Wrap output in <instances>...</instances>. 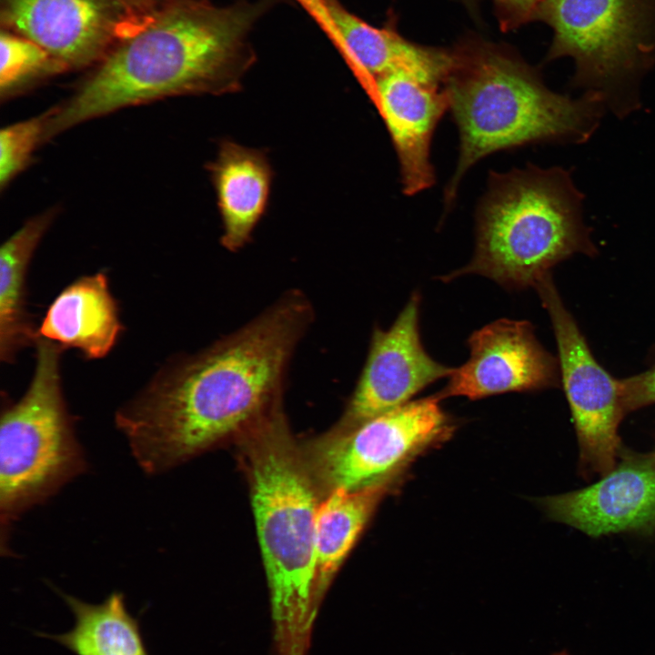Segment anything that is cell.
<instances>
[{"label":"cell","instance_id":"obj_1","mask_svg":"<svg viewBox=\"0 0 655 655\" xmlns=\"http://www.w3.org/2000/svg\"><path fill=\"white\" fill-rule=\"evenodd\" d=\"M313 315L306 295L290 290L205 349L163 365L115 415L144 473H166L282 406L291 359Z\"/></svg>","mask_w":655,"mask_h":655},{"label":"cell","instance_id":"obj_2","mask_svg":"<svg viewBox=\"0 0 655 655\" xmlns=\"http://www.w3.org/2000/svg\"><path fill=\"white\" fill-rule=\"evenodd\" d=\"M263 2L177 0L119 40L75 94L49 111L45 139L123 107L178 96L233 93L253 65L248 43Z\"/></svg>","mask_w":655,"mask_h":655},{"label":"cell","instance_id":"obj_3","mask_svg":"<svg viewBox=\"0 0 655 655\" xmlns=\"http://www.w3.org/2000/svg\"><path fill=\"white\" fill-rule=\"evenodd\" d=\"M235 439L267 578L277 655H306L319 606L315 530L324 493L282 407Z\"/></svg>","mask_w":655,"mask_h":655},{"label":"cell","instance_id":"obj_4","mask_svg":"<svg viewBox=\"0 0 655 655\" xmlns=\"http://www.w3.org/2000/svg\"><path fill=\"white\" fill-rule=\"evenodd\" d=\"M443 88L459 136L457 165L444 190L446 211L465 174L483 157L533 144H583L607 111L597 95L556 93L522 59L487 44L452 52Z\"/></svg>","mask_w":655,"mask_h":655},{"label":"cell","instance_id":"obj_5","mask_svg":"<svg viewBox=\"0 0 655 655\" xmlns=\"http://www.w3.org/2000/svg\"><path fill=\"white\" fill-rule=\"evenodd\" d=\"M584 198L561 166L529 164L491 172L477 207L473 257L441 279L477 274L507 289H523L574 254H595Z\"/></svg>","mask_w":655,"mask_h":655},{"label":"cell","instance_id":"obj_6","mask_svg":"<svg viewBox=\"0 0 655 655\" xmlns=\"http://www.w3.org/2000/svg\"><path fill=\"white\" fill-rule=\"evenodd\" d=\"M35 368L23 396L3 401L0 420L2 554L13 523L87 470L61 378L63 348L38 338Z\"/></svg>","mask_w":655,"mask_h":655},{"label":"cell","instance_id":"obj_7","mask_svg":"<svg viewBox=\"0 0 655 655\" xmlns=\"http://www.w3.org/2000/svg\"><path fill=\"white\" fill-rule=\"evenodd\" d=\"M535 20L553 31L546 61L573 59V88L600 96L618 118L641 107L640 85L655 66V0H545Z\"/></svg>","mask_w":655,"mask_h":655},{"label":"cell","instance_id":"obj_8","mask_svg":"<svg viewBox=\"0 0 655 655\" xmlns=\"http://www.w3.org/2000/svg\"><path fill=\"white\" fill-rule=\"evenodd\" d=\"M437 395L409 401L349 428L334 427L303 448L324 495L393 480L418 453L453 430Z\"/></svg>","mask_w":655,"mask_h":655},{"label":"cell","instance_id":"obj_9","mask_svg":"<svg viewBox=\"0 0 655 655\" xmlns=\"http://www.w3.org/2000/svg\"><path fill=\"white\" fill-rule=\"evenodd\" d=\"M550 317L557 340L561 381L579 447V469L587 477L605 475L620 455L619 425L625 415L619 380L594 358L574 318L564 307L550 272L534 286Z\"/></svg>","mask_w":655,"mask_h":655},{"label":"cell","instance_id":"obj_10","mask_svg":"<svg viewBox=\"0 0 655 655\" xmlns=\"http://www.w3.org/2000/svg\"><path fill=\"white\" fill-rule=\"evenodd\" d=\"M149 14L124 0H1L0 21L69 70L99 63Z\"/></svg>","mask_w":655,"mask_h":655},{"label":"cell","instance_id":"obj_11","mask_svg":"<svg viewBox=\"0 0 655 655\" xmlns=\"http://www.w3.org/2000/svg\"><path fill=\"white\" fill-rule=\"evenodd\" d=\"M421 297L411 294L386 330L375 327L356 387L336 428H349L409 402L430 384L449 377L453 368L434 360L419 334Z\"/></svg>","mask_w":655,"mask_h":655},{"label":"cell","instance_id":"obj_12","mask_svg":"<svg viewBox=\"0 0 655 655\" xmlns=\"http://www.w3.org/2000/svg\"><path fill=\"white\" fill-rule=\"evenodd\" d=\"M467 342L469 358L453 368L446 387L437 394L441 399L477 400L558 384L557 361L539 343L528 321L495 320L474 331Z\"/></svg>","mask_w":655,"mask_h":655},{"label":"cell","instance_id":"obj_13","mask_svg":"<svg viewBox=\"0 0 655 655\" xmlns=\"http://www.w3.org/2000/svg\"><path fill=\"white\" fill-rule=\"evenodd\" d=\"M620 461L598 482L544 498L554 520L593 537L655 532V453H620Z\"/></svg>","mask_w":655,"mask_h":655},{"label":"cell","instance_id":"obj_14","mask_svg":"<svg viewBox=\"0 0 655 655\" xmlns=\"http://www.w3.org/2000/svg\"><path fill=\"white\" fill-rule=\"evenodd\" d=\"M374 97L398 156L403 194L411 196L430 188L436 182L431 141L448 110L443 86L393 72L376 80Z\"/></svg>","mask_w":655,"mask_h":655},{"label":"cell","instance_id":"obj_15","mask_svg":"<svg viewBox=\"0 0 655 655\" xmlns=\"http://www.w3.org/2000/svg\"><path fill=\"white\" fill-rule=\"evenodd\" d=\"M342 42V54L367 79L375 82L393 72H404L428 84L443 86L452 52L412 44L395 32L364 22L338 0H326Z\"/></svg>","mask_w":655,"mask_h":655},{"label":"cell","instance_id":"obj_16","mask_svg":"<svg viewBox=\"0 0 655 655\" xmlns=\"http://www.w3.org/2000/svg\"><path fill=\"white\" fill-rule=\"evenodd\" d=\"M123 325L118 307L103 272L81 277L66 286L49 305L38 337L88 359L106 357L115 347Z\"/></svg>","mask_w":655,"mask_h":655},{"label":"cell","instance_id":"obj_17","mask_svg":"<svg viewBox=\"0 0 655 655\" xmlns=\"http://www.w3.org/2000/svg\"><path fill=\"white\" fill-rule=\"evenodd\" d=\"M209 169L222 221L221 244L238 251L249 242L267 210L270 164L262 151L226 140Z\"/></svg>","mask_w":655,"mask_h":655},{"label":"cell","instance_id":"obj_18","mask_svg":"<svg viewBox=\"0 0 655 655\" xmlns=\"http://www.w3.org/2000/svg\"><path fill=\"white\" fill-rule=\"evenodd\" d=\"M55 214L49 210L29 219L1 246L0 358L5 363H13L39 338L26 308V278L33 255Z\"/></svg>","mask_w":655,"mask_h":655},{"label":"cell","instance_id":"obj_19","mask_svg":"<svg viewBox=\"0 0 655 655\" xmlns=\"http://www.w3.org/2000/svg\"><path fill=\"white\" fill-rule=\"evenodd\" d=\"M391 482L358 489H336L321 499L315 530L316 595L318 603Z\"/></svg>","mask_w":655,"mask_h":655},{"label":"cell","instance_id":"obj_20","mask_svg":"<svg viewBox=\"0 0 655 655\" xmlns=\"http://www.w3.org/2000/svg\"><path fill=\"white\" fill-rule=\"evenodd\" d=\"M55 590L74 614L75 625L62 634L38 636L56 641L74 655H149L140 620L128 611L122 592L92 604Z\"/></svg>","mask_w":655,"mask_h":655},{"label":"cell","instance_id":"obj_21","mask_svg":"<svg viewBox=\"0 0 655 655\" xmlns=\"http://www.w3.org/2000/svg\"><path fill=\"white\" fill-rule=\"evenodd\" d=\"M0 94L7 97L30 85L66 71L44 48L31 40L2 29L0 35Z\"/></svg>","mask_w":655,"mask_h":655},{"label":"cell","instance_id":"obj_22","mask_svg":"<svg viewBox=\"0 0 655 655\" xmlns=\"http://www.w3.org/2000/svg\"><path fill=\"white\" fill-rule=\"evenodd\" d=\"M48 112L3 128L0 133V184L3 189L28 164L45 139Z\"/></svg>","mask_w":655,"mask_h":655},{"label":"cell","instance_id":"obj_23","mask_svg":"<svg viewBox=\"0 0 655 655\" xmlns=\"http://www.w3.org/2000/svg\"><path fill=\"white\" fill-rule=\"evenodd\" d=\"M619 387L625 414L655 403V367L638 375L620 379Z\"/></svg>","mask_w":655,"mask_h":655},{"label":"cell","instance_id":"obj_24","mask_svg":"<svg viewBox=\"0 0 655 655\" xmlns=\"http://www.w3.org/2000/svg\"><path fill=\"white\" fill-rule=\"evenodd\" d=\"M501 21L507 26L535 20L545 0H495Z\"/></svg>","mask_w":655,"mask_h":655},{"label":"cell","instance_id":"obj_25","mask_svg":"<svg viewBox=\"0 0 655 655\" xmlns=\"http://www.w3.org/2000/svg\"><path fill=\"white\" fill-rule=\"evenodd\" d=\"M338 48L340 36L327 8L326 0H295Z\"/></svg>","mask_w":655,"mask_h":655},{"label":"cell","instance_id":"obj_26","mask_svg":"<svg viewBox=\"0 0 655 655\" xmlns=\"http://www.w3.org/2000/svg\"><path fill=\"white\" fill-rule=\"evenodd\" d=\"M131 6L143 12H154L177 0H124Z\"/></svg>","mask_w":655,"mask_h":655},{"label":"cell","instance_id":"obj_27","mask_svg":"<svg viewBox=\"0 0 655 655\" xmlns=\"http://www.w3.org/2000/svg\"><path fill=\"white\" fill-rule=\"evenodd\" d=\"M552 655H570V654L567 650H564L561 651L555 652Z\"/></svg>","mask_w":655,"mask_h":655},{"label":"cell","instance_id":"obj_28","mask_svg":"<svg viewBox=\"0 0 655 655\" xmlns=\"http://www.w3.org/2000/svg\"><path fill=\"white\" fill-rule=\"evenodd\" d=\"M467 3L471 2L472 0H465Z\"/></svg>","mask_w":655,"mask_h":655}]
</instances>
